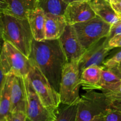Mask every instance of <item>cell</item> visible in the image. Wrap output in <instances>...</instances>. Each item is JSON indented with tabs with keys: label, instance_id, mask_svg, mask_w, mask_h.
I'll return each instance as SVG.
<instances>
[{
	"label": "cell",
	"instance_id": "6da1fadb",
	"mask_svg": "<svg viewBox=\"0 0 121 121\" xmlns=\"http://www.w3.org/2000/svg\"><path fill=\"white\" fill-rule=\"evenodd\" d=\"M28 58L59 93L63 70L67 60L59 39L41 41L34 39Z\"/></svg>",
	"mask_w": 121,
	"mask_h": 121
},
{
	"label": "cell",
	"instance_id": "7a4b0ae2",
	"mask_svg": "<svg viewBox=\"0 0 121 121\" xmlns=\"http://www.w3.org/2000/svg\"><path fill=\"white\" fill-rule=\"evenodd\" d=\"M3 38L29 57L34 40L28 19H21L8 14L2 15Z\"/></svg>",
	"mask_w": 121,
	"mask_h": 121
},
{
	"label": "cell",
	"instance_id": "3957f363",
	"mask_svg": "<svg viewBox=\"0 0 121 121\" xmlns=\"http://www.w3.org/2000/svg\"><path fill=\"white\" fill-rule=\"evenodd\" d=\"M79 61L66 64L63 70L59 91L61 104L72 105L79 103L80 99L79 90L81 87Z\"/></svg>",
	"mask_w": 121,
	"mask_h": 121
},
{
	"label": "cell",
	"instance_id": "277c9868",
	"mask_svg": "<svg viewBox=\"0 0 121 121\" xmlns=\"http://www.w3.org/2000/svg\"><path fill=\"white\" fill-rule=\"evenodd\" d=\"M0 63L6 75L27 78L31 63L29 58L7 41H4L0 52Z\"/></svg>",
	"mask_w": 121,
	"mask_h": 121
},
{
	"label": "cell",
	"instance_id": "5b68a950",
	"mask_svg": "<svg viewBox=\"0 0 121 121\" xmlns=\"http://www.w3.org/2000/svg\"><path fill=\"white\" fill-rule=\"evenodd\" d=\"M28 78L41 102L50 111L56 112L61 104L60 95L51 85L39 68L31 62Z\"/></svg>",
	"mask_w": 121,
	"mask_h": 121
},
{
	"label": "cell",
	"instance_id": "8992f818",
	"mask_svg": "<svg viewBox=\"0 0 121 121\" xmlns=\"http://www.w3.org/2000/svg\"><path fill=\"white\" fill-rule=\"evenodd\" d=\"M111 26L98 15L91 20L73 25L80 43L85 50L109 34Z\"/></svg>",
	"mask_w": 121,
	"mask_h": 121
},
{
	"label": "cell",
	"instance_id": "52a82bcc",
	"mask_svg": "<svg viewBox=\"0 0 121 121\" xmlns=\"http://www.w3.org/2000/svg\"><path fill=\"white\" fill-rule=\"evenodd\" d=\"M109 109V103L105 93L95 91L86 92L81 96L78 103L77 121H90Z\"/></svg>",
	"mask_w": 121,
	"mask_h": 121
},
{
	"label": "cell",
	"instance_id": "ba28073f",
	"mask_svg": "<svg viewBox=\"0 0 121 121\" xmlns=\"http://www.w3.org/2000/svg\"><path fill=\"white\" fill-rule=\"evenodd\" d=\"M27 92V107L26 115L30 121H54L56 112L50 111L41 102L32 86L28 77L25 78Z\"/></svg>",
	"mask_w": 121,
	"mask_h": 121
},
{
	"label": "cell",
	"instance_id": "9c48e42d",
	"mask_svg": "<svg viewBox=\"0 0 121 121\" xmlns=\"http://www.w3.org/2000/svg\"><path fill=\"white\" fill-rule=\"evenodd\" d=\"M112 49L113 48L109 46L106 37L101 39L86 49L79 60L80 73L91 66H102L105 59Z\"/></svg>",
	"mask_w": 121,
	"mask_h": 121
},
{
	"label": "cell",
	"instance_id": "30bf717a",
	"mask_svg": "<svg viewBox=\"0 0 121 121\" xmlns=\"http://www.w3.org/2000/svg\"><path fill=\"white\" fill-rule=\"evenodd\" d=\"M59 40L67 62L79 61L86 51L78 39L73 26L67 25Z\"/></svg>",
	"mask_w": 121,
	"mask_h": 121
},
{
	"label": "cell",
	"instance_id": "8fae6325",
	"mask_svg": "<svg viewBox=\"0 0 121 121\" xmlns=\"http://www.w3.org/2000/svg\"><path fill=\"white\" fill-rule=\"evenodd\" d=\"M96 16L87 1H75L67 6L63 17L67 25H73L85 22Z\"/></svg>",
	"mask_w": 121,
	"mask_h": 121
},
{
	"label": "cell",
	"instance_id": "7c38bea8",
	"mask_svg": "<svg viewBox=\"0 0 121 121\" xmlns=\"http://www.w3.org/2000/svg\"><path fill=\"white\" fill-rule=\"evenodd\" d=\"M27 103L25 78L14 76L12 85L10 112H22L26 113Z\"/></svg>",
	"mask_w": 121,
	"mask_h": 121
},
{
	"label": "cell",
	"instance_id": "4fadbf2b",
	"mask_svg": "<svg viewBox=\"0 0 121 121\" xmlns=\"http://www.w3.org/2000/svg\"><path fill=\"white\" fill-rule=\"evenodd\" d=\"M103 66H91L87 67L80 74V84L86 92L100 89V80Z\"/></svg>",
	"mask_w": 121,
	"mask_h": 121
},
{
	"label": "cell",
	"instance_id": "5bb4252c",
	"mask_svg": "<svg viewBox=\"0 0 121 121\" xmlns=\"http://www.w3.org/2000/svg\"><path fill=\"white\" fill-rule=\"evenodd\" d=\"M67 24L63 15L46 13L45 37L46 40H56L65 31Z\"/></svg>",
	"mask_w": 121,
	"mask_h": 121
},
{
	"label": "cell",
	"instance_id": "9a60e30c",
	"mask_svg": "<svg viewBox=\"0 0 121 121\" xmlns=\"http://www.w3.org/2000/svg\"><path fill=\"white\" fill-rule=\"evenodd\" d=\"M27 19L30 26L34 39L41 41L46 40L45 37V21L46 13L41 8L38 7L31 11Z\"/></svg>",
	"mask_w": 121,
	"mask_h": 121
},
{
	"label": "cell",
	"instance_id": "2e32d148",
	"mask_svg": "<svg viewBox=\"0 0 121 121\" xmlns=\"http://www.w3.org/2000/svg\"><path fill=\"white\" fill-rule=\"evenodd\" d=\"M8 9L5 14L21 19H27L31 11L39 7V0H7Z\"/></svg>",
	"mask_w": 121,
	"mask_h": 121
},
{
	"label": "cell",
	"instance_id": "e0dca14e",
	"mask_svg": "<svg viewBox=\"0 0 121 121\" xmlns=\"http://www.w3.org/2000/svg\"><path fill=\"white\" fill-rule=\"evenodd\" d=\"M96 15L111 25L121 20L109 1L107 0H91L89 1Z\"/></svg>",
	"mask_w": 121,
	"mask_h": 121
},
{
	"label": "cell",
	"instance_id": "ac0fdd59",
	"mask_svg": "<svg viewBox=\"0 0 121 121\" xmlns=\"http://www.w3.org/2000/svg\"><path fill=\"white\" fill-rule=\"evenodd\" d=\"M14 75H7L0 96V121L5 120L9 113L11 104V89Z\"/></svg>",
	"mask_w": 121,
	"mask_h": 121
},
{
	"label": "cell",
	"instance_id": "d6986e66",
	"mask_svg": "<svg viewBox=\"0 0 121 121\" xmlns=\"http://www.w3.org/2000/svg\"><path fill=\"white\" fill-rule=\"evenodd\" d=\"M121 86V78L111 69L104 67L100 80V89L103 93L113 92Z\"/></svg>",
	"mask_w": 121,
	"mask_h": 121
},
{
	"label": "cell",
	"instance_id": "ffe728a7",
	"mask_svg": "<svg viewBox=\"0 0 121 121\" xmlns=\"http://www.w3.org/2000/svg\"><path fill=\"white\" fill-rule=\"evenodd\" d=\"M69 4L68 0H39V7L45 13L63 15Z\"/></svg>",
	"mask_w": 121,
	"mask_h": 121
},
{
	"label": "cell",
	"instance_id": "44dd1931",
	"mask_svg": "<svg viewBox=\"0 0 121 121\" xmlns=\"http://www.w3.org/2000/svg\"><path fill=\"white\" fill-rule=\"evenodd\" d=\"M78 104L66 105L63 108L58 109L56 118L54 121H77Z\"/></svg>",
	"mask_w": 121,
	"mask_h": 121
},
{
	"label": "cell",
	"instance_id": "7402d4cb",
	"mask_svg": "<svg viewBox=\"0 0 121 121\" xmlns=\"http://www.w3.org/2000/svg\"><path fill=\"white\" fill-rule=\"evenodd\" d=\"M110 105V109L121 111V86L116 91L105 93Z\"/></svg>",
	"mask_w": 121,
	"mask_h": 121
},
{
	"label": "cell",
	"instance_id": "603a6c76",
	"mask_svg": "<svg viewBox=\"0 0 121 121\" xmlns=\"http://www.w3.org/2000/svg\"><path fill=\"white\" fill-rule=\"evenodd\" d=\"M121 61V50L119 51V52L115 54L112 57L104 61V63H103L102 66H104L105 68L109 69H111L113 68L115 66H117L118 64Z\"/></svg>",
	"mask_w": 121,
	"mask_h": 121
},
{
	"label": "cell",
	"instance_id": "cb8c5ba5",
	"mask_svg": "<svg viewBox=\"0 0 121 121\" xmlns=\"http://www.w3.org/2000/svg\"><path fill=\"white\" fill-rule=\"evenodd\" d=\"M27 115L22 112H9L6 117L5 121H27Z\"/></svg>",
	"mask_w": 121,
	"mask_h": 121
},
{
	"label": "cell",
	"instance_id": "d4e9b609",
	"mask_svg": "<svg viewBox=\"0 0 121 121\" xmlns=\"http://www.w3.org/2000/svg\"><path fill=\"white\" fill-rule=\"evenodd\" d=\"M104 116L106 121H121V111L109 109Z\"/></svg>",
	"mask_w": 121,
	"mask_h": 121
},
{
	"label": "cell",
	"instance_id": "484cf974",
	"mask_svg": "<svg viewBox=\"0 0 121 121\" xmlns=\"http://www.w3.org/2000/svg\"><path fill=\"white\" fill-rule=\"evenodd\" d=\"M118 34H121V19L111 26L109 34L106 37L108 41H109L111 38Z\"/></svg>",
	"mask_w": 121,
	"mask_h": 121
},
{
	"label": "cell",
	"instance_id": "4316f807",
	"mask_svg": "<svg viewBox=\"0 0 121 121\" xmlns=\"http://www.w3.org/2000/svg\"><path fill=\"white\" fill-rule=\"evenodd\" d=\"M109 46L112 48L121 47V34L115 35L111 38L108 41Z\"/></svg>",
	"mask_w": 121,
	"mask_h": 121
},
{
	"label": "cell",
	"instance_id": "83f0119b",
	"mask_svg": "<svg viewBox=\"0 0 121 121\" xmlns=\"http://www.w3.org/2000/svg\"><path fill=\"white\" fill-rule=\"evenodd\" d=\"M109 2L115 11L121 17V0H109Z\"/></svg>",
	"mask_w": 121,
	"mask_h": 121
},
{
	"label": "cell",
	"instance_id": "f1b7e54d",
	"mask_svg": "<svg viewBox=\"0 0 121 121\" xmlns=\"http://www.w3.org/2000/svg\"><path fill=\"white\" fill-rule=\"evenodd\" d=\"M7 76V75L5 74L3 70V69H2V66H1V63H0V96H1L2 89H3L5 82Z\"/></svg>",
	"mask_w": 121,
	"mask_h": 121
},
{
	"label": "cell",
	"instance_id": "f546056e",
	"mask_svg": "<svg viewBox=\"0 0 121 121\" xmlns=\"http://www.w3.org/2000/svg\"><path fill=\"white\" fill-rule=\"evenodd\" d=\"M8 4L7 0H0V16L7 13Z\"/></svg>",
	"mask_w": 121,
	"mask_h": 121
},
{
	"label": "cell",
	"instance_id": "4dcf8cb0",
	"mask_svg": "<svg viewBox=\"0 0 121 121\" xmlns=\"http://www.w3.org/2000/svg\"><path fill=\"white\" fill-rule=\"evenodd\" d=\"M4 34V24L3 21L2 20V15L0 16V52H1V49H2V45H3L4 40L3 38Z\"/></svg>",
	"mask_w": 121,
	"mask_h": 121
},
{
	"label": "cell",
	"instance_id": "1f68e13d",
	"mask_svg": "<svg viewBox=\"0 0 121 121\" xmlns=\"http://www.w3.org/2000/svg\"><path fill=\"white\" fill-rule=\"evenodd\" d=\"M111 70L113 71L116 74H117L119 78H121V61L117 66L111 69Z\"/></svg>",
	"mask_w": 121,
	"mask_h": 121
},
{
	"label": "cell",
	"instance_id": "d6a6232c",
	"mask_svg": "<svg viewBox=\"0 0 121 121\" xmlns=\"http://www.w3.org/2000/svg\"><path fill=\"white\" fill-rule=\"evenodd\" d=\"M90 121H105V116L104 114H101L100 115H98L96 117H95V118H93V119Z\"/></svg>",
	"mask_w": 121,
	"mask_h": 121
},
{
	"label": "cell",
	"instance_id": "836d02e7",
	"mask_svg": "<svg viewBox=\"0 0 121 121\" xmlns=\"http://www.w3.org/2000/svg\"><path fill=\"white\" fill-rule=\"evenodd\" d=\"M68 1H69V3H70V2H73V1H76V0H68Z\"/></svg>",
	"mask_w": 121,
	"mask_h": 121
},
{
	"label": "cell",
	"instance_id": "e575fe53",
	"mask_svg": "<svg viewBox=\"0 0 121 121\" xmlns=\"http://www.w3.org/2000/svg\"><path fill=\"white\" fill-rule=\"evenodd\" d=\"M76 1H87V2H89V1H90L91 0H76Z\"/></svg>",
	"mask_w": 121,
	"mask_h": 121
},
{
	"label": "cell",
	"instance_id": "d590c367",
	"mask_svg": "<svg viewBox=\"0 0 121 121\" xmlns=\"http://www.w3.org/2000/svg\"><path fill=\"white\" fill-rule=\"evenodd\" d=\"M27 119H28V118H27ZM29 121V120H28V121Z\"/></svg>",
	"mask_w": 121,
	"mask_h": 121
},
{
	"label": "cell",
	"instance_id": "8d00e7d4",
	"mask_svg": "<svg viewBox=\"0 0 121 121\" xmlns=\"http://www.w3.org/2000/svg\"><path fill=\"white\" fill-rule=\"evenodd\" d=\"M107 1H109V0H107Z\"/></svg>",
	"mask_w": 121,
	"mask_h": 121
},
{
	"label": "cell",
	"instance_id": "74e56055",
	"mask_svg": "<svg viewBox=\"0 0 121 121\" xmlns=\"http://www.w3.org/2000/svg\"></svg>",
	"mask_w": 121,
	"mask_h": 121
}]
</instances>
